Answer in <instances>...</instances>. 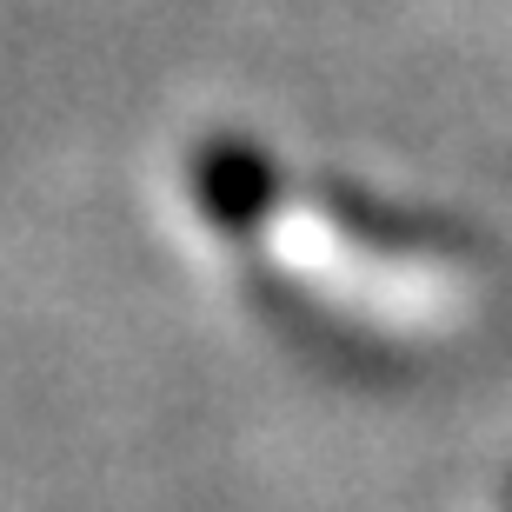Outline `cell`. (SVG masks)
Segmentation results:
<instances>
[{
  "label": "cell",
  "instance_id": "obj_2",
  "mask_svg": "<svg viewBox=\"0 0 512 512\" xmlns=\"http://www.w3.org/2000/svg\"><path fill=\"white\" fill-rule=\"evenodd\" d=\"M320 200H326L333 227H340L353 247H373V253H386V260H473L479 253V240H466V233L439 227L426 213H399V207H386V200H366V193H353V187H326Z\"/></svg>",
  "mask_w": 512,
  "mask_h": 512
},
{
  "label": "cell",
  "instance_id": "obj_3",
  "mask_svg": "<svg viewBox=\"0 0 512 512\" xmlns=\"http://www.w3.org/2000/svg\"><path fill=\"white\" fill-rule=\"evenodd\" d=\"M506 512H512V479H506Z\"/></svg>",
  "mask_w": 512,
  "mask_h": 512
},
{
  "label": "cell",
  "instance_id": "obj_1",
  "mask_svg": "<svg viewBox=\"0 0 512 512\" xmlns=\"http://www.w3.org/2000/svg\"><path fill=\"white\" fill-rule=\"evenodd\" d=\"M187 193L213 233L253 240L273 220V207L286 200V180L266 147H253L240 133H213V140H200L187 153Z\"/></svg>",
  "mask_w": 512,
  "mask_h": 512
}]
</instances>
